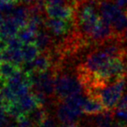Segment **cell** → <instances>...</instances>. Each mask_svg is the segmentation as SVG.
Listing matches in <instances>:
<instances>
[{"label":"cell","mask_w":127,"mask_h":127,"mask_svg":"<svg viewBox=\"0 0 127 127\" xmlns=\"http://www.w3.org/2000/svg\"><path fill=\"white\" fill-rule=\"evenodd\" d=\"M126 83L127 75L119 78L113 83L94 89L92 92L87 93V95L99 99L106 111H112L118 106L122 98Z\"/></svg>","instance_id":"obj_1"},{"label":"cell","mask_w":127,"mask_h":127,"mask_svg":"<svg viewBox=\"0 0 127 127\" xmlns=\"http://www.w3.org/2000/svg\"><path fill=\"white\" fill-rule=\"evenodd\" d=\"M55 96L61 101L67 97L85 92V89L78 75L75 77L69 73H59L55 71Z\"/></svg>","instance_id":"obj_2"},{"label":"cell","mask_w":127,"mask_h":127,"mask_svg":"<svg viewBox=\"0 0 127 127\" xmlns=\"http://www.w3.org/2000/svg\"><path fill=\"white\" fill-rule=\"evenodd\" d=\"M83 111L72 108L64 101H58L56 105V118L62 125L78 122V119L83 115Z\"/></svg>","instance_id":"obj_3"},{"label":"cell","mask_w":127,"mask_h":127,"mask_svg":"<svg viewBox=\"0 0 127 127\" xmlns=\"http://www.w3.org/2000/svg\"><path fill=\"white\" fill-rule=\"evenodd\" d=\"M45 12L48 17L63 20H75V8L74 4H46Z\"/></svg>","instance_id":"obj_4"},{"label":"cell","mask_w":127,"mask_h":127,"mask_svg":"<svg viewBox=\"0 0 127 127\" xmlns=\"http://www.w3.org/2000/svg\"><path fill=\"white\" fill-rule=\"evenodd\" d=\"M44 26L54 36L62 37V36L68 34L73 28L75 27V20L68 21L63 20V19L48 17L47 19H45Z\"/></svg>","instance_id":"obj_5"},{"label":"cell","mask_w":127,"mask_h":127,"mask_svg":"<svg viewBox=\"0 0 127 127\" xmlns=\"http://www.w3.org/2000/svg\"><path fill=\"white\" fill-rule=\"evenodd\" d=\"M52 65H53V58L49 51L41 52L39 56L30 63H24L22 66V69L25 72H29V71L43 72V71H49Z\"/></svg>","instance_id":"obj_6"},{"label":"cell","mask_w":127,"mask_h":127,"mask_svg":"<svg viewBox=\"0 0 127 127\" xmlns=\"http://www.w3.org/2000/svg\"><path fill=\"white\" fill-rule=\"evenodd\" d=\"M20 28L10 16H5L4 22L0 26V37L3 40H8L11 37H17Z\"/></svg>","instance_id":"obj_7"},{"label":"cell","mask_w":127,"mask_h":127,"mask_svg":"<svg viewBox=\"0 0 127 127\" xmlns=\"http://www.w3.org/2000/svg\"><path fill=\"white\" fill-rule=\"evenodd\" d=\"M114 112L105 111L97 115H94L90 121L91 127H112L114 121Z\"/></svg>","instance_id":"obj_8"},{"label":"cell","mask_w":127,"mask_h":127,"mask_svg":"<svg viewBox=\"0 0 127 127\" xmlns=\"http://www.w3.org/2000/svg\"><path fill=\"white\" fill-rule=\"evenodd\" d=\"M82 111H83V113L86 114V115L94 116L105 112L106 109L105 108V106L102 105V103L99 99L87 96V98L86 100L85 104H84Z\"/></svg>","instance_id":"obj_9"},{"label":"cell","mask_w":127,"mask_h":127,"mask_svg":"<svg viewBox=\"0 0 127 127\" xmlns=\"http://www.w3.org/2000/svg\"><path fill=\"white\" fill-rule=\"evenodd\" d=\"M9 16H10L13 18V20L20 29L25 27L28 24L29 17H30L29 7H26L24 5H17L12 13Z\"/></svg>","instance_id":"obj_10"},{"label":"cell","mask_w":127,"mask_h":127,"mask_svg":"<svg viewBox=\"0 0 127 127\" xmlns=\"http://www.w3.org/2000/svg\"><path fill=\"white\" fill-rule=\"evenodd\" d=\"M21 70L22 67L16 65L10 62H0V80L2 81L3 85Z\"/></svg>","instance_id":"obj_11"},{"label":"cell","mask_w":127,"mask_h":127,"mask_svg":"<svg viewBox=\"0 0 127 127\" xmlns=\"http://www.w3.org/2000/svg\"><path fill=\"white\" fill-rule=\"evenodd\" d=\"M35 44L41 52H45V51H49V48L52 46L53 40L50 35L45 30L40 29L35 36Z\"/></svg>","instance_id":"obj_12"},{"label":"cell","mask_w":127,"mask_h":127,"mask_svg":"<svg viewBox=\"0 0 127 127\" xmlns=\"http://www.w3.org/2000/svg\"><path fill=\"white\" fill-rule=\"evenodd\" d=\"M17 103L19 104V105L21 106V108L23 109V111H24L26 115L30 114L32 111H34L35 108L40 106L32 92L18 98Z\"/></svg>","instance_id":"obj_13"},{"label":"cell","mask_w":127,"mask_h":127,"mask_svg":"<svg viewBox=\"0 0 127 127\" xmlns=\"http://www.w3.org/2000/svg\"><path fill=\"white\" fill-rule=\"evenodd\" d=\"M22 52L24 63H30L39 56L41 51L35 43H30V44H24V46L22 47Z\"/></svg>","instance_id":"obj_14"},{"label":"cell","mask_w":127,"mask_h":127,"mask_svg":"<svg viewBox=\"0 0 127 127\" xmlns=\"http://www.w3.org/2000/svg\"><path fill=\"white\" fill-rule=\"evenodd\" d=\"M28 117L33 122L35 127H39V126L43 122L44 119L48 117V113L44 107L39 106L34 111H32L30 114H28Z\"/></svg>","instance_id":"obj_15"},{"label":"cell","mask_w":127,"mask_h":127,"mask_svg":"<svg viewBox=\"0 0 127 127\" xmlns=\"http://www.w3.org/2000/svg\"><path fill=\"white\" fill-rule=\"evenodd\" d=\"M36 33L37 32L34 31L28 26H25L19 30L18 33H17V37L22 41L24 44H30V43H35Z\"/></svg>","instance_id":"obj_16"},{"label":"cell","mask_w":127,"mask_h":127,"mask_svg":"<svg viewBox=\"0 0 127 127\" xmlns=\"http://www.w3.org/2000/svg\"><path fill=\"white\" fill-rule=\"evenodd\" d=\"M114 112V117L121 119L127 124V109H117Z\"/></svg>","instance_id":"obj_17"},{"label":"cell","mask_w":127,"mask_h":127,"mask_svg":"<svg viewBox=\"0 0 127 127\" xmlns=\"http://www.w3.org/2000/svg\"><path fill=\"white\" fill-rule=\"evenodd\" d=\"M39 127H58V126H57L56 121L53 118L50 116H48L43 120V122L39 126Z\"/></svg>","instance_id":"obj_18"},{"label":"cell","mask_w":127,"mask_h":127,"mask_svg":"<svg viewBox=\"0 0 127 127\" xmlns=\"http://www.w3.org/2000/svg\"><path fill=\"white\" fill-rule=\"evenodd\" d=\"M115 5L127 15V0H112Z\"/></svg>","instance_id":"obj_19"},{"label":"cell","mask_w":127,"mask_h":127,"mask_svg":"<svg viewBox=\"0 0 127 127\" xmlns=\"http://www.w3.org/2000/svg\"><path fill=\"white\" fill-rule=\"evenodd\" d=\"M117 109H127V93L125 94V96L121 98L117 106Z\"/></svg>","instance_id":"obj_20"},{"label":"cell","mask_w":127,"mask_h":127,"mask_svg":"<svg viewBox=\"0 0 127 127\" xmlns=\"http://www.w3.org/2000/svg\"><path fill=\"white\" fill-rule=\"evenodd\" d=\"M7 112H6V108H5V105L3 103H0V119H6L7 117Z\"/></svg>","instance_id":"obj_21"},{"label":"cell","mask_w":127,"mask_h":127,"mask_svg":"<svg viewBox=\"0 0 127 127\" xmlns=\"http://www.w3.org/2000/svg\"><path fill=\"white\" fill-rule=\"evenodd\" d=\"M37 1H38V0H20L21 3H24V4L29 5V6H30V5L34 4V3H35Z\"/></svg>","instance_id":"obj_22"},{"label":"cell","mask_w":127,"mask_h":127,"mask_svg":"<svg viewBox=\"0 0 127 127\" xmlns=\"http://www.w3.org/2000/svg\"><path fill=\"white\" fill-rule=\"evenodd\" d=\"M61 127H80V126L78 122H76V123H70V124L62 125Z\"/></svg>","instance_id":"obj_23"},{"label":"cell","mask_w":127,"mask_h":127,"mask_svg":"<svg viewBox=\"0 0 127 127\" xmlns=\"http://www.w3.org/2000/svg\"><path fill=\"white\" fill-rule=\"evenodd\" d=\"M0 1L3 2H10V3H20V0H0Z\"/></svg>","instance_id":"obj_24"},{"label":"cell","mask_w":127,"mask_h":127,"mask_svg":"<svg viewBox=\"0 0 127 127\" xmlns=\"http://www.w3.org/2000/svg\"><path fill=\"white\" fill-rule=\"evenodd\" d=\"M3 94H2V92L0 90V103H3Z\"/></svg>","instance_id":"obj_25"},{"label":"cell","mask_w":127,"mask_h":127,"mask_svg":"<svg viewBox=\"0 0 127 127\" xmlns=\"http://www.w3.org/2000/svg\"><path fill=\"white\" fill-rule=\"evenodd\" d=\"M70 1H71V3H72V4L74 5V3H77V2H79V1H80V0H70Z\"/></svg>","instance_id":"obj_26"},{"label":"cell","mask_w":127,"mask_h":127,"mask_svg":"<svg viewBox=\"0 0 127 127\" xmlns=\"http://www.w3.org/2000/svg\"><path fill=\"white\" fill-rule=\"evenodd\" d=\"M2 87H3V83H2V81L0 80V90L2 89Z\"/></svg>","instance_id":"obj_27"},{"label":"cell","mask_w":127,"mask_h":127,"mask_svg":"<svg viewBox=\"0 0 127 127\" xmlns=\"http://www.w3.org/2000/svg\"><path fill=\"white\" fill-rule=\"evenodd\" d=\"M126 62H127V47H126Z\"/></svg>","instance_id":"obj_28"},{"label":"cell","mask_w":127,"mask_h":127,"mask_svg":"<svg viewBox=\"0 0 127 127\" xmlns=\"http://www.w3.org/2000/svg\"><path fill=\"white\" fill-rule=\"evenodd\" d=\"M0 38H1V37H0Z\"/></svg>","instance_id":"obj_29"}]
</instances>
